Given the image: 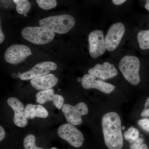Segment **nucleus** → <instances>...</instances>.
I'll return each mask as SVG.
<instances>
[{"label": "nucleus", "instance_id": "1", "mask_svg": "<svg viewBox=\"0 0 149 149\" xmlns=\"http://www.w3.org/2000/svg\"><path fill=\"white\" fill-rule=\"evenodd\" d=\"M102 128L104 141L109 149H121L123 139L121 120L119 115L110 112L104 115L102 118Z\"/></svg>", "mask_w": 149, "mask_h": 149}, {"label": "nucleus", "instance_id": "2", "mask_svg": "<svg viewBox=\"0 0 149 149\" xmlns=\"http://www.w3.org/2000/svg\"><path fill=\"white\" fill-rule=\"evenodd\" d=\"M75 23L74 17L68 15L48 17L40 19L39 22L41 27L59 34H66L69 32Z\"/></svg>", "mask_w": 149, "mask_h": 149}, {"label": "nucleus", "instance_id": "3", "mask_svg": "<svg viewBox=\"0 0 149 149\" xmlns=\"http://www.w3.org/2000/svg\"><path fill=\"white\" fill-rule=\"evenodd\" d=\"M119 68L123 77L130 84L139 85L141 81L139 73L140 62L137 57L125 56L120 60Z\"/></svg>", "mask_w": 149, "mask_h": 149}, {"label": "nucleus", "instance_id": "4", "mask_svg": "<svg viewBox=\"0 0 149 149\" xmlns=\"http://www.w3.org/2000/svg\"><path fill=\"white\" fill-rule=\"evenodd\" d=\"M22 37L30 42L37 45H46L52 42L54 32L42 27H27L21 32Z\"/></svg>", "mask_w": 149, "mask_h": 149}, {"label": "nucleus", "instance_id": "5", "mask_svg": "<svg viewBox=\"0 0 149 149\" xmlns=\"http://www.w3.org/2000/svg\"><path fill=\"white\" fill-rule=\"evenodd\" d=\"M57 132L60 138L66 141L72 146L78 148L83 145L84 136L74 125L69 123L63 124L59 127Z\"/></svg>", "mask_w": 149, "mask_h": 149}, {"label": "nucleus", "instance_id": "6", "mask_svg": "<svg viewBox=\"0 0 149 149\" xmlns=\"http://www.w3.org/2000/svg\"><path fill=\"white\" fill-rule=\"evenodd\" d=\"M62 111L67 121L74 125H80L83 122L82 116L88 113V106L84 102H80L76 105L64 104L62 107Z\"/></svg>", "mask_w": 149, "mask_h": 149}, {"label": "nucleus", "instance_id": "7", "mask_svg": "<svg viewBox=\"0 0 149 149\" xmlns=\"http://www.w3.org/2000/svg\"><path fill=\"white\" fill-rule=\"evenodd\" d=\"M125 32V26L121 22H117L111 25L105 38L107 50L111 52L116 49L120 44Z\"/></svg>", "mask_w": 149, "mask_h": 149}, {"label": "nucleus", "instance_id": "8", "mask_svg": "<svg viewBox=\"0 0 149 149\" xmlns=\"http://www.w3.org/2000/svg\"><path fill=\"white\" fill-rule=\"evenodd\" d=\"M31 55L32 52L27 46L13 45L7 49L5 53L4 58L8 63L15 65L22 62Z\"/></svg>", "mask_w": 149, "mask_h": 149}, {"label": "nucleus", "instance_id": "9", "mask_svg": "<svg viewBox=\"0 0 149 149\" xmlns=\"http://www.w3.org/2000/svg\"><path fill=\"white\" fill-rule=\"evenodd\" d=\"M90 54L93 58L102 55L105 52L106 47L103 32L96 29L91 32L88 36Z\"/></svg>", "mask_w": 149, "mask_h": 149}, {"label": "nucleus", "instance_id": "10", "mask_svg": "<svg viewBox=\"0 0 149 149\" xmlns=\"http://www.w3.org/2000/svg\"><path fill=\"white\" fill-rule=\"evenodd\" d=\"M57 68V65L53 62H43L37 63L29 71L22 73L19 77L22 80H32L49 74L51 71L55 70Z\"/></svg>", "mask_w": 149, "mask_h": 149}, {"label": "nucleus", "instance_id": "11", "mask_svg": "<svg viewBox=\"0 0 149 149\" xmlns=\"http://www.w3.org/2000/svg\"><path fill=\"white\" fill-rule=\"evenodd\" d=\"M88 73L95 78L107 80L116 77L118 74V71L113 65L105 62L102 65H95L88 70Z\"/></svg>", "mask_w": 149, "mask_h": 149}, {"label": "nucleus", "instance_id": "12", "mask_svg": "<svg viewBox=\"0 0 149 149\" xmlns=\"http://www.w3.org/2000/svg\"><path fill=\"white\" fill-rule=\"evenodd\" d=\"M82 86L85 89H96L105 94H110L114 91L115 87L113 85L105 83L89 74L83 76L81 80Z\"/></svg>", "mask_w": 149, "mask_h": 149}, {"label": "nucleus", "instance_id": "13", "mask_svg": "<svg viewBox=\"0 0 149 149\" xmlns=\"http://www.w3.org/2000/svg\"><path fill=\"white\" fill-rule=\"evenodd\" d=\"M7 103L14 112V123L18 127H25L28 122L24 113L25 108L23 104L15 97H10L8 100Z\"/></svg>", "mask_w": 149, "mask_h": 149}, {"label": "nucleus", "instance_id": "14", "mask_svg": "<svg viewBox=\"0 0 149 149\" xmlns=\"http://www.w3.org/2000/svg\"><path fill=\"white\" fill-rule=\"evenodd\" d=\"M36 101L38 103L44 104L47 102L52 101L58 109H61L63 105L64 98L58 95H55L52 89L41 91L36 95Z\"/></svg>", "mask_w": 149, "mask_h": 149}, {"label": "nucleus", "instance_id": "15", "mask_svg": "<svg viewBox=\"0 0 149 149\" xmlns=\"http://www.w3.org/2000/svg\"><path fill=\"white\" fill-rule=\"evenodd\" d=\"M58 80L53 74H48L31 80L32 87L38 91H45L52 89L56 85Z\"/></svg>", "mask_w": 149, "mask_h": 149}, {"label": "nucleus", "instance_id": "16", "mask_svg": "<svg viewBox=\"0 0 149 149\" xmlns=\"http://www.w3.org/2000/svg\"><path fill=\"white\" fill-rule=\"evenodd\" d=\"M24 113L27 119H33L35 117L46 118L49 113L47 109L41 105H34L29 104L24 109Z\"/></svg>", "mask_w": 149, "mask_h": 149}, {"label": "nucleus", "instance_id": "17", "mask_svg": "<svg viewBox=\"0 0 149 149\" xmlns=\"http://www.w3.org/2000/svg\"><path fill=\"white\" fill-rule=\"evenodd\" d=\"M137 40L141 49H149V29L139 32L137 35Z\"/></svg>", "mask_w": 149, "mask_h": 149}, {"label": "nucleus", "instance_id": "18", "mask_svg": "<svg viewBox=\"0 0 149 149\" xmlns=\"http://www.w3.org/2000/svg\"><path fill=\"white\" fill-rule=\"evenodd\" d=\"M16 4V10L19 14L25 15L29 12L31 3L29 0H13Z\"/></svg>", "mask_w": 149, "mask_h": 149}, {"label": "nucleus", "instance_id": "19", "mask_svg": "<svg viewBox=\"0 0 149 149\" xmlns=\"http://www.w3.org/2000/svg\"><path fill=\"white\" fill-rule=\"evenodd\" d=\"M23 146L24 149H44L37 146L35 136L32 134H29L25 137Z\"/></svg>", "mask_w": 149, "mask_h": 149}, {"label": "nucleus", "instance_id": "20", "mask_svg": "<svg viewBox=\"0 0 149 149\" xmlns=\"http://www.w3.org/2000/svg\"><path fill=\"white\" fill-rule=\"evenodd\" d=\"M139 130L133 127H130L124 133V139L129 142L136 141L139 139Z\"/></svg>", "mask_w": 149, "mask_h": 149}, {"label": "nucleus", "instance_id": "21", "mask_svg": "<svg viewBox=\"0 0 149 149\" xmlns=\"http://www.w3.org/2000/svg\"><path fill=\"white\" fill-rule=\"evenodd\" d=\"M36 2L40 8L45 10L54 8L57 4L56 0H36Z\"/></svg>", "mask_w": 149, "mask_h": 149}, {"label": "nucleus", "instance_id": "22", "mask_svg": "<svg viewBox=\"0 0 149 149\" xmlns=\"http://www.w3.org/2000/svg\"><path fill=\"white\" fill-rule=\"evenodd\" d=\"M144 142V139L139 138L136 141L129 142L130 149H139Z\"/></svg>", "mask_w": 149, "mask_h": 149}, {"label": "nucleus", "instance_id": "23", "mask_svg": "<svg viewBox=\"0 0 149 149\" xmlns=\"http://www.w3.org/2000/svg\"><path fill=\"white\" fill-rule=\"evenodd\" d=\"M138 124L142 129L147 132H149V119L144 118L138 121Z\"/></svg>", "mask_w": 149, "mask_h": 149}, {"label": "nucleus", "instance_id": "24", "mask_svg": "<svg viewBox=\"0 0 149 149\" xmlns=\"http://www.w3.org/2000/svg\"><path fill=\"white\" fill-rule=\"evenodd\" d=\"M141 116L143 117L149 116V97L147 99L146 101V102L144 109L141 113Z\"/></svg>", "mask_w": 149, "mask_h": 149}, {"label": "nucleus", "instance_id": "25", "mask_svg": "<svg viewBox=\"0 0 149 149\" xmlns=\"http://www.w3.org/2000/svg\"><path fill=\"white\" fill-rule=\"evenodd\" d=\"M6 133L4 130L1 126H0V141L1 142L4 139Z\"/></svg>", "mask_w": 149, "mask_h": 149}, {"label": "nucleus", "instance_id": "26", "mask_svg": "<svg viewBox=\"0 0 149 149\" xmlns=\"http://www.w3.org/2000/svg\"><path fill=\"white\" fill-rule=\"evenodd\" d=\"M112 3L116 6H119L125 2L127 0H111Z\"/></svg>", "mask_w": 149, "mask_h": 149}, {"label": "nucleus", "instance_id": "27", "mask_svg": "<svg viewBox=\"0 0 149 149\" xmlns=\"http://www.w3.org/2000/svg\"><path fill=\"white\" fill-rule=\"evenodd\" d=\"M5 39V36L3 33L2 31L1 28V30H0V43L1 44L3 42Z\"/></svg>", "mask_w": 149, "mask_h": 149}, {"label": "nucleus", "instance_id": "28", "mask_svg": "<svg viewBox=\"0 0 149 149\" xmlns=\"http://www.w3.org/2000/svg\"><path fill=\"white\" fill-rule=\"evenodd\" d=\"M145 8L149 12V0H146V3L145 5Z\"/></svg>", "mask_w": 149, "mask_h": 149}, {"label": "nucleus", "instance_id": "29", "mask_svg": "<svg viewBox=\"0 0 149 149\" xmlns=\"http://www.w3.org/2000/svg\"><path fill=\"white\" fill-rule=\"evenodd\" d=\"M139 149H148V146L146 144H143Z\"/></svg>", "mask_w": 149, "mask_h": 149}, {"label": "nucleus", "instance_id": "30", "mask_svg": "<svg viewBox=\"0 0 149 149\" xmlns=\"http://www.w3.org/2000/svg\"><path fill=\"white\" fill-rule=\"evenodd\" d=\"M51 149H58L56 148H52Z\"/></svg>", "mask_w": 149, "mask_h": 149}, {"label": "nucleus", "instance_id": "31", "mask_svg": "<svg viewBox=\"0 0 149 149\" xmlns=\"http://www.w3.org/2000/svg\"><path fill=\"white\" fill-rule=\"evenodd\" d=\"M122 129H123V130H124V129H125V128H124V127H123V126L122 127Z\"/></svg>", "mask_w": 149, "mask_h": 149}]
</instances>
